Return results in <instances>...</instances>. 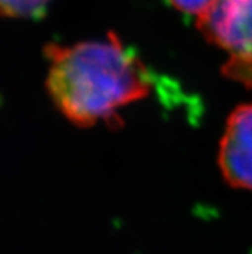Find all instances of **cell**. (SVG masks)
Wrapping results in <instances>:
<instances>
[{"mask_svg": "<svg viewBox=\"0 0 252 254\" xmlns=\"http://www.w3.org/2000/svg\"><path fill=\"white\" fill-rule=\"evenodd\" d=\"M45 53L51 101L79 127L120 123L118 111L151 92L146 66L113 32L102 40L50 44Z\"/></svg>", "mask_w": 252, "mask_h": 254, "instance_id": "1", "label": "cell"}, {"mask_svg": "<svg viewBox=\"0 0 252 254\" xmlns=\"http://www.w3.org/2000/svg\"><path fill=\"white\" fill-rule=\"evenodd\" d=\"M217 163L228 185L252 191V103L241 105L228 118Z\"/></svg>", "mask_w": 252, "mask_h": 254, "instance_id": "3", "label": "cell"}, {"mask_svg": "<svg viewBox=\"0 0 252 254\" xmlns=\"http://www.w3.org/2000/svg\"><path fill=\"white\" fill-rule=\"evenodd\" d=\"M174 8L187 14H193L198 18L204 12H207L211 6L216 3V0H169Z\"/></svg>", "mask_w": 252, "mask_h": 254, "instance_id": "5", "label": "cell"}, {"mask_svg": "<svg viewBox=\"0 0 252 254\" xmlns=\"http://www.w3.org/2000/svg\"><path fill=\"white\" fill-rule=\"evenodd\" d=\"M197 27L230 60L252 62V0H216L198 17Z\"/></svg>", "mask_w": 252, "mask_h": 254, "instance_id": "2", "label": "cell"}, {"mask_svg": "<svg viewBox=\"0 0 252 254\" xmlns=\"http://www.w3.org/2000/svg\"><path fill=\"white\" fill-rule=\"evenodd\" d=\"M50 0H0V14L12 18L39 17Z\"/></svg>", "mask_w": 252, "mask_h": 254, "instance_id": "4", "label": "cell"}]
</instances>
